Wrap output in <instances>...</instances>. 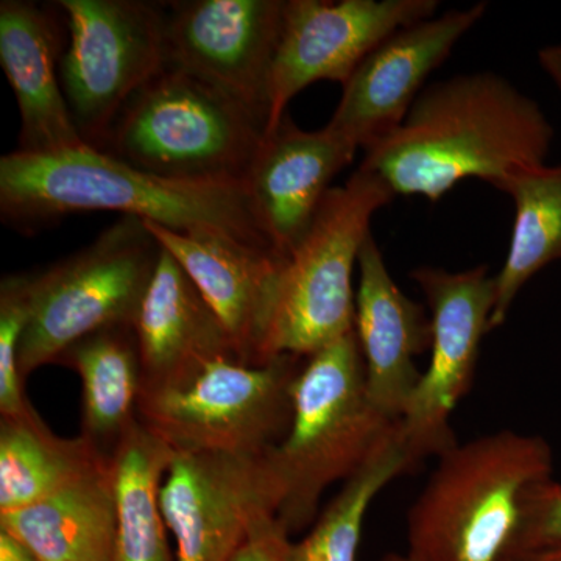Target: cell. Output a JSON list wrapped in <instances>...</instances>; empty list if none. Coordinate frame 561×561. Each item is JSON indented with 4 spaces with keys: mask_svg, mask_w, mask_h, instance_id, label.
Here are the masks:
<instances>
[{
    "mask_svg": "<svg viewBox=\"0 0 561 561\" xmlns=\"http://www.w3.org/2000/svg\"><path fill=\"white\" fill-rule=\"evenodd\" d=\"M553 127L534 99L500 73H461L424 88L397 130L364 151L359 168L394 197L438 202L461 181L500 190L522 169L546 164Z\"/></svg>",
    "mask_w": 561,
    "mask_h": 561,
    "instance_id": "cell-1",
    "label": "cell"
},
{
    "mask_svg": "<svg viewBox=\"0 0 561 561\" xmlns=\"http://www.w3.org/2000/svg\"><path fill=\"white\" fill-rule=\"evenodd\" d=\"M113 210L173 231L217 230L278 251L247 181L191 183L151 175L91 146L0 158V214L36 231L69 214Z\"/></svg>",
    "mask_w": 561,
    "mask_h": 561,
    "instance_id": "cell-2",
    "label": "cell"
},
{
    "mask_svg": "<svg viewBox=\"0 0 561 561\" xmlns=\"http://www.w3.org/2000/svg\"><path fill=\"white\" fill-rule=\"evenodd\" d=\"M398 424L368 397L356 332L308 357L291 386L289 431L264 454L287 535L311 524L324 490L356 474Z\"/></svg>",
    "mask_w": 561,
    "mask_h": 561,
    "instance_id": "cell-3",
    "label": "cell"
},
{
    "mask_svg": "<svg viewBox=\"0 0 561 561\" xmlns=\"http://www.w3.org/2000/svg\"><path fill=\"white\" fill-rule=\"evenodd\" d=\"M551 446L500 431L438 457L408 515L411 561H507L524 497L552 476Z\"/></svg>",
    "mask_w": 561,
    "mask_h": 561,
    "instance_id": "cell-4",
    "label": "cell"
},
{
    "mask_svg": "<svg viewBox=\"0 0 561 561\" xmlns=\"http://www.w3.org/2000/svg\"><path fill=\"white\" fill-rule=\"evenodd\" d=\"M265 127L238 103L165 66L121 111L98 150L191 183L247 181Z\"/></svg>",
    "mask_w": 561,
    "mask_h": 561,
    "instance_id": "cell-5",
    "label": "cell"
},
{
    "mask_svg": "<svg viewBox=\"0 0 561 561\" xmlns=\"http://www.w3.org/2000/svg\"><path fill=\"white\" fill-rule=\"evenodd\" d=\"M393 198L378 175L360 168L328 192L311 228L284 260L265 360L308 359L354 331L353 272L373 216Z\"/></svg>",
    "mask_w": 561,
    "mask_h": 561,
    "instance_id": "cell-6",
    "label": "cell"
},
{
    "mask_svg": "<svg viewBox=\"0 0 561 561\" xmlns=\"http://www.w3.org/2000/svg\"><path fill=\"white\" fill-rule=\"evenodd\" d=\"M161 251L142 220L122 216L90 245L31 273V320L18 357L22 379L88 335L133 327Z\"/></svg>",
    "mask_w": 561,
    "mask_h": 561,
    "instance_id": "cell-7",
    "label": "cell"
},
{
    "mask_svg": "<svg viewBox=\"0 0 561 561\" xmlns=\"http://www.w3.org/2000/svg\"><path fill=\"white\" fill-rule=\"evenodd\" d=\"M300 359L210 362L187 381L140 391L139 421L175 453L264 456L289 431Z\"/></svg>",
    "mask_w": 561,
    "mask_h": 561,
    "instance_id": "cell-8",
    "label": "cell"
},
{
    "mask_svg": "<svg viewBox=\"0 0 561 561\" xmlns=\"http://www.w3.org/2000/svg\"><path fill=\"white\" fill-rule=\"evenodd\" d=\"M61 87L83 142L99 149L121 111L168 66L165 3L60 0Z\"/></svg>",
    "mask_w": 561,
    "mask_h": 561,
    "instance_id": "cell-9",
    "label": "cell"
},
{
    "mask_svg": "<svg viewBox=\"0 0 561 561\" xmlns=\"http://www.w3.org/2000/svg\"><path fill=\"white\" fill-rule=\"evenodd\" d=\"M411 278L426 298L432 321L430 365L400 420L405 445L420 463L457 443L451 415L471 389L496 287L485 264L460 272L421 265Z\"/></svg>",
    "mask_w": 561,
    "mask_h": 561,
    "instance_id": "cell-10",
    "label": "cell"
},
{
    "mask_svg": "<svg viewBox=\"0 0 561 561\" xmlns=\"http://www.w3.org/2000/svg\"><path fill=\"white\" fill-rule=\"evenodd\" d=\"M286 0L165 3L168 66L241 105L267 133Z\"/></svg>",
    "mask_w": 561,
    "mask_h": 561,
    "instance_id": "cell-11",
    "label": "cell"
},
{
    "mask_svg": "<svg viewBox=\"0 0 561 561\" xmlns=\"http://www.w3.org/2000/svg\"><path fill=\"white\" fill-rule=\"evenodd\" d=\"M438 5L437 0H286L267 133L278 127L287 105L305 88L321 80L343 87L383 39L435 16Z\"/></svg>",
    "mask_w": 561,
    "mask_h": 561,
    "instance_id": "cell-12",
    "label": "cell"
},
{
    "mask_svg": "<svg viewBox=\"0 0 561 561\" xmlns=\"http://www.w3.org/2000/svg\"><path fill=\"white\" fill-rule=\"evenodd\" d=\"M160 502L176 561H234L279 497L264 456L175 453Z\"/></svg>",
    "mask_w": 561,
    "mask_h": 561,
    "instance_id": "cell-13",
    "label": "cell"
},
{
    "mask_svg": "<svg viewBox=\"0 0 561 561\" xmlns=\"http://www.w3.org/2000/svg\"><path fill=\"white\" fill-rule=\"evenodd\" d=\"M486 9V2H479L448 10L383 39L343 84L327 127L364 151L397 130L432 72L483 20Z\"/></svg>",
    "mask_w": 561,
    "mask_h": 561,
    "instance_id": "cell-14",
    "label": "cell"
},
{
    "mask_svg": "<svg viewBox=\"0 0 561 561\" xmlns=\"http://www.w3.org/2000/svg\"><path fill=\"white\" fill-rule=\"evenodd\" d=\"M142 221L219 317L239 360L265 364V341L286 257L227 232L173 231Z\"/></svg>",
    "mask_w": 561,
    "mask_h": 561,
    "instance_id": "cell-15",
    "label": "cell"
},
{
    "mask_svg": "<svg viewBox=\"0 0 561 561\" xmlns=\"http://www.w3.org/2000/svg\"><path fill=\"white\" fill-rule=\"evenodd\" d=\"M28 0L0 2V65L16 98L22 153H54L87 146L73 124L60 66L68 31L65 14Z\"/></svg>",
    "mask_w": 561,
    "mask_h": 561,
    "instance_id": "cell-16",
    "label": "cell"
},
{
    "mask_svg": "<svg viewBox=\"0 0 561 561\" xmlns=\"http://www.w3.org/2000/svg\"><path fill=\"white\" fill-rule=\"evenodd\" d=\"M357 268L354 332L368 397L382 415L400 421L421 378L415 357L432 346L431 316L391 278L373 234L362 245Z\"/></svg>",
    "mask_w": 561,
    "mask_h": 561,
    "instance_id": "cell-17",
    "label": "cell"
},
{
    "mask_svg": "<svg viewBox=\"0 0 561 561\" xmlns=\"http://www.w3.org/2000/svg\"><path fill=\"white\" fill-rule=\"evenodd\" d=\"M357 149L328 127L306 131L289 114L265 135L247 186L273 245L284 257L311 228L331 181Z\"/></svg>",
    "mask_w": 561,
    "mask_h": 561,
    "instance_id": "cell-18",
    "label": "cell"
},
{
    "mask_svg": "<svg viewBox=\"0 0 561 561\" xmlns=\"http://www.w3.org/2000/svg\"><path fill=\"white\" fill-rule=\"evenodd\" d=\"M133 330L142 367V390L187 381L214 360L239 359L219 317L164 249Z\"/></svg>",
    "mask_w": 561,
    "mask_h": 561,
    "instance_id": "cell-19",
    "label": "cell"
},
{
    "mask_svg": "<svg viewBox=\"0 0 561 561\" xmlns=\"http://www.w3.org/2000/svg\"><path fill=\"white\" fill-rule=\"evenodd\" d=\"M0 529L28 546L41 561H114L116 493L111 461L46 500L0 513Z\"/></svg>",
    "mask_w": 561,
    "mask_h": 561,
    "instance_id": "cell-20",
    "label": "cell"
},
{
    "mask_svg": "<svg viewBox=\"0 0 561 561\" xmlns=\"http://www.w3.org/2000/svg\"><path fill=\"white\" fill-rule=\"evenodd\" d=\"M111 457L84 438L57 437L35 409L0 421V513L46 500L108 467Z\"/></svg>",
    "mask_w": 561,
    "mask_h": 561,
    "instance_id": "cell-21",
    "label": "cell"
},
{
    "mask_svg": "<svg viewBox=\"0 0 561 561\" xmlns=\"http://www.w3.org/2000/svg\"><path fill=\"white\" fill-rule=\"evenodd\" d=\"M61 364L80 376L81 435L105 453L138 423L142 367L133 327L108 328L73 343L61 354ZM108 454V453H105Z\"/></svg>",
    "mask_w": 561,
    "mask_h": 561,
    "instance_id": "cell-22",
    "label": "cell"
},
{
    "mask_svg": "<svg viewBox=\"0 0 561 561\" xmlns=\"http://www.w3.org/2000/svg\"><path fill=\"white\" fill-rule=\"evenodd\" d=\"M500 191L515 205L507 257L494 275L490 332L507 320L513 301L538 272L561 260V164L531 165L508 176Z\"/></svg>",
    "mask_w": 561,
    "mask_h": 561,
    "instance_id": "cell-23",
    "label": "cell"
},
{
    "mask_svg": "<svg viewBox=\"0 0 561 561\" xmlns=\"http://www.w3.org/2000/svg\"><path fill=\"white\" fill-rule=\"evenodd\" d=\"M175 451L140 421L111 453L116 493L114 561H173L160 491Z\"/></svg>",
    "mask_w": 561,
    "mask_h": 561,
    "instance_id": "cell-24",
    "label": "cell"
},
{
    "mask_svg": "<svg viewBox=\"0 0 561 561\" xmlns=\"http://www.w3.org/2000/svg\"><path fill=\"white\" fill-rule=\"evenodd\" d=\"M400 424L356 474L346 479L341 493L321 513L301 541L290 542L280 561H357L362 527L373 501L398 476L415 468Z\"/></svg>",
    "mask_w": 561,
    "mask_h": 561,
    "instance_id": "cell-25",
    "label": "cell"
},
{
    "mask_svg": "<svg viewBox=\"0 0 561 561\" xmlns=\"http://www.w3.org/2000/svg\"><path fill=\"white\" fill-rule=\"evenodd\" d=\"M31 273L9 275L0 284V413L24 415L33 405L24 393L18 357L31 320Z\"/></svg>",
    "mask_w": 561,
    "mask_h": 561,
    "instance_id": "cell-26",
    "label": "cell"
},
{
    "mask_svg": "<svg viewBox=\"0 0 561 561\" xmlns=\"http://www.w3.org/2000/svg\"><path fill=\"white\" fill-rule=\"evenodd\" d=\"M561 546V483H537L524 497L522 522L507 561Z\"/></svg>",
    "mask_w": 561,
    "mask_h": 561,
    "instance_id": "cell-27",
    "label": "cell"
},
{
    "mask_svg": "<svg viewBox=\"0 0 561 561\" xmlns=\"http://www.w3.org/2000/svg\"><path fill=\"white\" fill-rule=\"evenodd\" d=\"M289 545V535L276 516H271L251 530L234 561H280Z\"/></svg>",
    "mask_w": 561,
    "mask_h": 561,
    "instance_id": "cell-28",
    "label": "cell"
},
{
    "mask_svg": "<svg viewBox=\"0 0 561 561\" xmlns=\"http://www.w3.org/2000/svg\"><path fill=\"white\" fill-rule=\"evenodd\" d=\"M0 561H41L28 546L0 529Z\"/></svg>",
    "mask_w": 561,
    "mask_h": 561,
    "instance_id": "cell-29",
    "label": "cell"
},
{
    "mask_svg": "<svg viewBox=\"0 0 561 561\" xmlns=\"http://www.w3.org/2000/svg\"><path fill=\"white\" fill-rule=\"evenodd\" d=\"M538 61L542 72L551 79L557 90L561 92V44L542 47L538 51Z\"/></svg>",
    "mask_w": 561,
    "mask_h": 561,
    "instance_id": "cell-30",
    "label": "cell"
},
{
    "mask_svg": "<svg viewBox=\"0 0 561 561\" xmlns=\"http://www.w3.org/2000/svg\"><path fill=\"white\" fill-rule=\"evenodd\" d=\"M512 561H561V546L559 548L546 549V551L527 553Z\"/></svg>",
    "mask_w": 561,
    "mask_h": 561,
    "instance_id": "cell-31",
    "label": "cell"
},
{
    "mask_svg": "<svg viewBox=\"0 0 561 561\" xmlns=\"http://www.w3.org/2000/svg\"><path fill=\"white\" fill-rule=\"evenodd\" d=\"M379 561H411L408 559V556H400V553H390V556L383 557V559Z\"/></svg>",
    "mask_w": 561,
    "mask_h": 561,
    "instance_id": "cell-32",
    "label": "cell"
}]
</instances>
